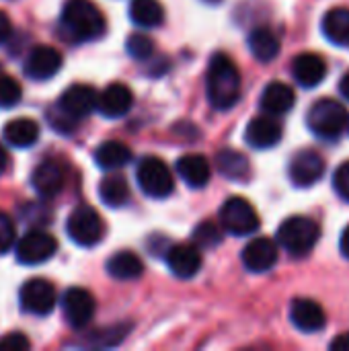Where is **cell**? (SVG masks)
Instances as JSON below:
<instances>
[{
  "instance_id": "obj_1",
  "label": "cell",
  "mask_w": 349,
  "mask_h": 351,
  "mask_svg": "<svg viewBox=\"0 0 349 351\" xmlns=\"http://www.w3.org/2000/svg\"><path fill=\"white\" fill-rule=\"evenodd\" d=\"M206 95L216 111L232 109L241 99V72L237 64L224 56H212L206 74Z\"/></svg>"
},
{
  "instance_id": "obj_2",
  "label": "cell",
  "mask_w": 349,
  "mask_h": 351,
  "mask_svg": "<svg viewBox=\"0 0 349 351\" xmlns=\"http://www.w3.org/2000/svg\"><path fill=\"white\" fill-rule=\"evenodd\" d=\"M62 27L76 41L99 39L105 29V16L91 0H68L62 10Z\"/></svg>"
},
{
  "instance_id": "obj_3",
  "label": "cell",
  "mask_w": 349,
  "mask_h": 351,
  "mask_svg": "<svg viewBox=\"0 0 349 351\" xmlns=\"http://www.w3.org/2000/svg\"><path fill=\"white\" fill-rule=\"evenodd\" d=\"M321 239V226L309 216H292L278 228V245L292 257L309 255Z\"/></svg>"
},
{
  "instance_id": "obj_4",
  "label": "cell",
  "mask_w": 349,
  "mask_h": 351,
  "mask_svg": "<svg viewBox=\"0 0 349 351\" xmlns=\"http://www.w3.org/2000/svg\"><path fill=\"white\" fill-rule=\"evenodd\" d=\"M349 117L346 107L333 99H319L306 113L309 130L321 140H337L348 130Z\"/></svg>"
},
{
  "instance_id": "obj_5",
  "label": "cell",
  "mask_w": 349,
  "mask_h": 351,
  "mask_svg": "<svg viewBox=\"0 0 349 351\" xmlns=\"http://www.w3.org/2000/svg\"><path fill=\"white\" fill-rule=\"evenodd\" d=\"M136 181L144 195L165 199L175 189L173 171L158 156H144L136 167Z\"/></svg>"
},
{
  "instance_id": "obj_6",
  "label": "cell",
  "mask_w": 349,
  "mask_h": 351,
  "mask_svg": "<svg viewBox=\"0 0 349 351\" xmlns=\"http://www.w3.org/2000/svg\"><path fill=\"white\" fill-rule=\"evenodd\" d=\"M220 224L232 237H251L259 230L261 220L253 204L245 197H230L220 208Z\"/></svg>"
},
{
  "instance_id": "obj_7",
  "label": "cell",
  "mask_w": 349,
  "mask_h": 351,
  "mask_svg": "<svg viewBox=\"0 0 349 351\" xmlns=\"http://www.w3.org/2000/svg\"><path fill=\"white\" fill-rule=\"evenodd\" d=\"M66 232L78 247H95L103 241L105 224L99 212L91 206H78L66 222Z\"/></svg>"
},
{
  "instance_id": "obj_8",
  "label": "cell",
  "mask_w": 349,
  "mask_h": 351,
  "mask_svg": "<svg viewBox=\"0 0 349 351\" xmlns=\"http://www.w3.org/2000/svg\"><path fill=\"white\" fill-rule=\"evenodd\" d=\"M19 302H21V308L25 313L35 315V317H47L56 308L58 296H56L53 286L47 280L33 278L21 286Z\"/></svg>"
},
{
  "instance_id": "obj_9",
  "label": "cell",
  "mask_w": 349,
  "mask_h": 351,
  "mask_svg": "<svg viewBox=\"0 0 349 351\" xmlns=\"http://www.w3.org/2000/svg\"><path fill=\"white\" fill-rule=\"evenodd\" d=\"M325 171H327L325 158L317 150H311V148L296 152L288 165V177H290L292 185L302 187V189L319 183L323 179Z\"/></svg>"
},
{
  "instance_id": "obj_10",
  "label": "cell",
  "mask_w": 349,
  "mask_h": 351,
  "mask_svg": "<svg viewBox=\"0 0 349 351\" xmlns=\"http://www.w3.org/2000/svg\"><path fill=\"white\" fill-rule=\"evenodd\" d=\"M97 103H99V95L95 93L93 86L72 84L58 99V111L76 123L78 119H84L86 115H91L97 109Z\"/></svg>"
},
{
  "instance_id": "obj_11",
  "label": "cell",
  "mask_w": 349,
  "mask_h": 351,
  "mask_svg": "<svg viewBox=\"0 0 349 351\" xmlns=\"http://www.w3.org/2000/svg\"><path fill=\"white\" fill-rule=\"evenodd\" d=\"M58 251V243L43 230H29L16 245V261L21 265H39L51 259Z\"/></svg>"
},
{
  "instance_id": "obj_12",
  "label": "cell",
  "mask_w": 349,
  "mask_h": 351,
  "mask_svg": "<svg viewBox=\"0 0 349 351\" xmlns=\"http://www.w3.org/2000/svg\"><path fill=\"white\" fill-rule=\"evenodd\" d=\"M97 304L88 290L68 288L62 296V313L72 329H84L95 317Z\"/></svg>"
},
{
  "instance_id": "obj_13",
  "label": "cell",
  "mask_w": 349,
  "mask_h": 351,
  "mask_svg": "<svg viewBox=\"0 0 349 351\" xmlns=\"http://www.w3.org/2000/svg\"><path fill=\"white\" fill-rule=\"evenodd\" d=\"M241 259L251 274H265L276 267L280 259V245L267 237H257L243 249Z\"/></svg>"
},
{
  "instance_id": "obj_14",
  "label": "cell",
  "mask_w": 349,
  "mask_h": 351,
  "mask_svg": "<svg viewBox=\"0 0 349 351\" xmlns=\"http://www.w3.org/2000/svg\"><path fill=\"white\" fill-rule=\"evenodd\" d=\"M202 249L195 243H179L167 251V265L175 278L191 280L202 269Z\"/></svg>"
},
{
  "instance_id": "obj_15",
  "label": "cell",
  "mask_w": 349,
  "mask_h": 351,
  "mask_svg": "<svg viewBox=\"0 0 349 351\" xmlns=\"http://www.w3.org/2000/svg\"><path fill=\"white\" fill-rule=\"evenodd\" d=\"M64 64L62 53L51 45H35L25 60V74L31 80H47L60 72Z\"/></svg>"
},
{
  "instance_id": "obj_16",
  "label": "cell",
  "mask_w": 349,
  "mask_h": 351,
  "mask_svg": "<svg viewBox=\"0 0 349 351\" xmlns=\"http://www.w3.org/2000/svg\"><path fill=\"white\" fill-rule=\"evenodd\" d=\"M290 321L302 333H319L327 325V315L317 300L296 298L290 304Z\"/></svg>"
},
{
  "instance_id": "obj_17",
  "label": "cell",
  "mask_w": 349,
  "mask_h": 351,
  "mask_svg": "<svg viewBox=\"0 0 349 351\" xmlns=\"http://www.w3.org/2000/svg\"><path fill=\"white\" fill-rule=\"evenodd\" d=\"M292 76H294V80H296L298 86H302V88H315L327 76V62H325L323 56L313 53V51L300 53L292 62Z\"/></svg>"
},
{
  "instance_id": "obj_18",
  "label": "cell",
  "mask_w": 349,
  "mask_h": 351,
  "mask_svg": "<svg viewBox=\"0 0 349 351\" xmlns=\"http://www.w3.org/2000/svg\"><path fill=\"white\" fill-rule=\"evenodd\" d=\"M132 105H134V95H132L130 86L123 82H111L99 95L97 109L107 119H119L132 109Z\"/></svg>"
},
{
  "instance_id": "obj_19",
  "label": "cell",
  "mask_w": 349,
  "mask_h": 351,
  "mask_svg": "<svg viewBox=\"0 0 349 351\" xmlns=\"http://www.w3.org/2000/svg\"><path fill=\"white\" fill-rule=\"evenodd\" d=\"M64 183H66V171L53 158L43 160L41 165H37L35 171H33V175H31V185H33V189L41 197H53V195H58L64 189Z\"/></svg>"
},
{
  "instance_id": "obj_20",
  "label": "cell",
  "mask_w": 349,
  "mask_h": 351,
  "mask_svg": "<svg viewBox=\"0 0 349 351\" xmlns=\"http://www.w3.org/2000/svg\"><path fill=\"white\" fill-rule=\"evenodd\" d=\"M245 140L249 146L257 150H267L274 148L282 140V125L280 121L274 119V115H259L253 121H249L245 130Z\"/></svg>"
},
{
  "instance_id": "obj_21",
  "label": "cell",
  "mask_w": 349,
  "mask_h": 351,
  "mask_svg": "<svg viewBox=\"0 0 349 351\" xmlns=\"http://www.w3.org/2000/svg\"><path fill=\"white\" fill-rule=\"evenodd\" d=\"M177 175L191 189H202L212 179V165L204 154H183L177 160Z\"/></svg>"
},
{
  "instance_id": "obj_22",
  "label": "cell",
  "mask_w": 349,
  "mask_h": 351,
  "mask_svg": "<svg viewBox=\"0 0 349 351\" xmlns=\"http://www.w3.org/2000/svg\"><path fill=\"white\" fill-rule=\"evenodd\" d=\"M296 103V93L292 86H288L286 82H269L263 93H261V99H259V105L261 109L267 113V115H284L288 111H292Z\"/></svg>"
},
{
  "instance_id": "obj_23",
  "label": "cell",
  "mask_w": 349,
  "mask_h": 351,
  "mask_svg": "<svg viewBox=\"0 0 349 351\" xmlns=\"http://www.w3.org/2000/svg\"><path fill=\"white\" fill-rule=\"evenodd\" d=\"M321 29L329 43L337 47H349V8L346 6L331 8L323 16Z\"/></svg>"
},
{
  "instance_id": "obj_24",
  "label": "cell",
  "mask_w": 349,
  "mask_h": 351,
  "mask_svg": "<svg viewBox=\"0 0 349 351\" xmlns=\"http://www.w3.org/2000/svg\"><path fill=\"white\" fill-rule=\"evenodd\" d=\"M2 136L14 148H29L39 140V123L31 117H16L4 125Z\"/></svg>"
},
{
  "instance_id": "obj_25",
  "label": "cell",
  "mask_w": 349,
  "mask_h": 351,
  "mask_svg": "<svg viewBox=\"0 0 349 351\" xmlns=\"http://www.w3.org/2000/svg\"><path fill=\"white\" fill-rule=\"evenodd\" d=\"M95 162L103 171H119L125 165L132 162V150L123 142L117 140H107L95 150Z\"/></svg>"
},
{
  "instance_id": "obj_26",
  "label": "cell",
  "mask_w": 349,
  "mask_h": 351,
  "mask_svg": "<svg viewBox=\"0 0 349 351\" xmlns=\"http://www.w3.org/2000/svg\"><path fill=\"white\" fill-rule=\"evenodd\" d=\"M249 49L259 62H272L280 53V37L269 27H257L249 33Z\"/></svg>"
},
{
  "instance_id": "obj_27",
  "label": "cell",
  "mask_w": 349,
  "mask_h": 351,
  "mask_svg": "<svg viewBox=\"0 0 349 351\" xmlns=\"http://www.w3.org/2000/svg\"><path fill=\"white\" fill-rule=\"evenodd\" d=\"M107 274L113 280L132 282V280H138L144 274V263H142V259L136 253L119 251V253H115V255L109 257V261H107Z\"/></svg>"
},
{
  "instance_id": "obj_28",
  "label": "cell",
  "mask_w": 349,
  "mask_h": 351,
  "mask_svg": "<svg viewBox=\"0 0 349 351\" xmlns=\"http://www.w3.org/2000/svg\"><path fill=\"white\" fill-rule=\"evenodd\" d=\"M99 197L107 208H123L130 199V185L119 173H109L99 183Z\"/></svg>"
},
{
  "instance_id": "obj_29",
  "label": "cell",
  "mask_w": 349,
  "mask_h": 351,
  "mask_svg": "<svg viewBox=\"0 0 349 351\" xmlns=\"http://www.w3.org/2000/svg\"><path fill=\"white\" fill-rule=\"evenodd\" d=\"M216 169L220 175H224L226 179H232V181H243L249 177V171H251V165L247 160V156L239 150H230V148H224L218 152L216 156Z\"/></svg>"
},
{
  "instance_id": "obj_30",
  "label": "cell",
  "mask_w": 349,
  "mask_h": 351,
  "mask_svg": "<svg viewBox=\"0 0 349 351\" xmlns=\"http://www.w3.org/2000/svg\"><path fill=\"white\" fill-rule=\"evenodd\" d=\"M130 19L144 29H152L163 25L165 8L158 0H132L130 2Z\"/></svg>"
},
{
  "instance_id": "obj_31",
  "label": "cell",
  "mask_w": 349,
  "mask_h": 351,
  "mask_svg": "<svg viewBox=\"0 0 349 351\" xmlns=\"http://www.w3.org/2000/svg\"><path fill=\"white\" fill-rule=\"evenodd\" d=\"M154 49H156L154 41H152L148 35H142V33H134V35H130L128 41H125V51H128L134 60H138V62L150 60V58L154 56Z\"/></svg>"
},
{
  "instance_id": "obj_32",
  "label": "cell",
  "mask_w": 349,
  "mask_h": 351,
  "mask_svg": "<svg viewBox=\"0 0 349 351\" xmlns=\"http://www.w3.org/2000/svg\"><path fill=\"white\" fill-rule=\"evenodd\" d=\"M193 243L204 251V249H214L222 243V230L214 222H202L200 226L193 228Z\"/></svg>"
},
{
  "instance_id": "obj_33",
  "label": "cell",
  "mask_w": 349,
  "mask_h": 351,
  "mask_svg": "<svg viewBox=\"0 0 349 351\" xmlns=\"http://www.w3.org/2000/svg\"><path fill=\"white\" fill-rule=\"evenodd\" d=\"M23 99V88L16 78L0 74V109H10Z\"/></svg>"
},
{
  "instance_id": "obj_34",
  "label": "cell",
  "mask_w": 349,
  "mask_h": 351,
  "mask_svg": "<svg viewBox=\"0 0 349 351\" xmlns=\"http://www.w3.org/2000/svg\"><path fill=\"white\" fill-rule=\"evenodd\" d=\"M14 239H16V228H14V222L10 220L8 214L0 212V255L8 253L14 245Z\"/></svg>"
},
{
  "instance_id": "obj_35",
  "label": "cell",
  "mask_w": 349,
  "mask_h": 351,
  "mask_svg": "<svg viewBox=\"0 0 349 351\" xmlns=\"http://www.w3.org/2000/svg\"><path fill=\"white\" fill-rule=\"evenodd\" d=\"M333 189L344 202L349 204V160L337 167V171L333 175Z\"/></svg>"
},
{
  "instance_id": "obj_36",
  "label": "cell",
  "mask_w": 349,
  "mask_h": 351,
  "mask_svg": "<svg viewBox=\"0 0 349 351\" xmlns=\"http://www.w3.org/2000/svg\"><path fill=\"white\" fill-rule=\"evenodd\" d=\"M31 348V341L23 333H8L0 339V351H23Z\"/></svg>"
},
{
  "instance_id": "obj_37",
  "label": "cell",
  "mask_w": 349,
  "mask_h": 351,
  "mask_svg": "<svg viewBox=\"0 0 349 351\" xmlns=\"http://www.w3.org/2000/svg\"><path fill=\"white\" fill-rule=\"evenodd\" d=\"M12 33V23L8 19V14L4 10H0V43H4Z\"/></svg>"
},
{
  "instance_id": "obj_38",
  "label": "cell",
  "mask_w": 349,
  "mask_h": 351,
  "mask_svg": "<svg viewBox=\"0 0 349 351\" xmlns=\"http://www.w3.org/2000/svg\"><path fill=\"white\" fill-rule=\"evenodd\" d=\"M333 351H349V333H341V335H337L333 341H331V346H329Z\"/></svg>"
},
{
  "instance_id": "obj_39",
  "label": "cell",
  "mask_w": 349,
  "mask_h": 351,
  "mask_svg": "<svg viewBox=\"0 0 349 351\" xmlns=\"http://www.w3.org/2000/svg\"><path fill=\"white\" fill-rule=\"evenodd\" d=\"M339 251H341V255L349 259V226L341 232V239H339Z\"/></svg>"
},
{
  "instance_id": "obj_40",
  "label": "cell",
  "mask_w": 349,
  "mask_h": 351,
  "mask_svg": "<svg viewBox=\"0 0 349 351\" xmlns=\"http://www.w3.org/2000/svg\"><path fill=\"white\" fill-rule=\"evenodd\" d=\"M339 93H341V97H346L349 101V72H346L339 80Z\"/></svg>"
},
{
  "instance_id": "obj_41",
  "label": "cell",
  "mask_w": 349,
  "mask_h": 351,
  "mask_svg": "<svg viewBox=\"0 0 349 351\" xmlns=\"http://www.w3.org/2000/svg\"><path fill=\"white\" fill-rule=\"evenodd\" d=\"M6 167H8V154H6V150L0 146V175L4 173Z\"/></svg>"
},
{
  "instance_id": "obj_42",
  "label": "cell",
  "mask_w": 349,
  "mask_h": 351,
  "mask_svg": "<svg viewBox=\"0 0 349 351\" xmlns=\"http://www.w3.org/2000/svg\"><path fill=\"white\" fill-rule=\"evenodd\" d=\"M348 132H349V123H348Z\"/></svg>"
}]
</instances>
